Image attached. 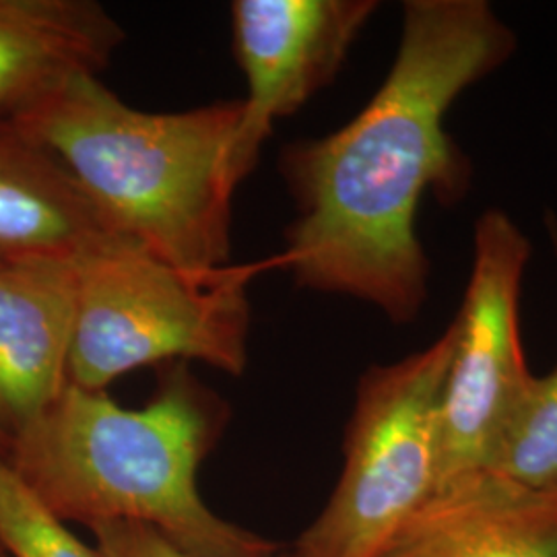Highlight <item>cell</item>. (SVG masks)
<instances>
[{
    "instance_id": "cell-9",
    "label": "cell",
    "mask_w": 557,
    "mask_h": 557,
    "mask_svg": "<svg viewBox=\"0 0 557 557\" xmlns=\"http://www.w3.org/2000/svg\"><path fill=\"white\" fill-rule=\"evenodd\" d=\"M114 238L71 172L0 120V260L75 264Z\"/></svg>"
},
{
    "instance_id": "cell-16",
    "label": "cell",
    "mask_w": 557,
    "mask_h": 557,
    "mask_svg": "<svg viewBox=\"0 0 557 557\" xmlns=\"http://www.w3.org/2000/svg\"><path fill=\"white\" fill-rule=\"evenodd\" d=\"M0 557H9V556H7V554H4V552H2V549H0Z\"/></svg>"
},
{
    "instance_id": "cell-15",
    "label": "cell",
    "mask_w": 557,
    "mask_h": 557,
    "mask_svg": "<svg viewBox=\"0 0 557 557\" xmlns=\"http://www.w3.org/2000/svg\"><path fill=\"white\" fill-rule=\"evenodd\" d=\"M7 453H9V440L4 438L2 432H0V455L7 457Z\"/></svg>"
},
{
    "instance_id": "cell-13",
    "label": "cell",
    "mask_w": 557,
    "mask_h": 557,
    "mask_svg": "<svg viewBox=\"0 0 557 557\" xmlns=\"http://www.w3.org/2000/svg\"><path fill=\"white\" fill-rule=\"evenodd\" d=\"M0 549L9 557H101L29 494L2 455Z\"/></svg>"
},
{
    "instance_id": "cell-1",
    "label": "cell",
    "mask_w": 557,
    "mask_h": 557,
    "mask_svg": "<svg viewBox=\"0 0 557 557\" xmlns=\"http://www.w3.org/2000/svg\"><path fill=\"white\" fill-rule=\"evenodd\" d=\"M515 48L485 0L405 2L397 57L374 98L335 133L281 151L298 215L275 267L304 289L372 304L395 324L418 319L430 287L419 205L432 193L450 207L471 184L446 114Z\"/></svg>"
},
{
    "instance_id": "cell-4",
    "label": "cell",
    "mask_w": 557,
    "mask_h": 557,
    "mask_svg": "<svg viewBox=\"0 0 557 557\" xmlns=\"http://www.w3.org/2000/svg\"><path fill=\"white\" fill-rule=\"evenodd\" d=\"M262 264L184 271L126 238L75 262L69 382L106 391L153 363L200 361L230 376L248 363V283Z\"/></svg>"
},
{
    "instance_id": "cell-12",
    "label": "cell",
    "mask_w": 557,
    "mask_h": 557,
    "mask_svg": "<svg viewBox=\"0 0 557 557\" xmlns=\"http://www.w3.org/2000/svg\"><path fill=\"white\" fill-rule=\"evenodd\" d=\"M547 232L557 259V220L547 215ZM490 473L539 492H557V366L535 376L517 421L499 448Z\"/></svg>"
},
{
    "instance_id": "cell-8",
    "label": "cell",
    "mask_w": 557,
    "mask_h": 557,
    "mask_svg": "<svg viewBox=\"0 0 557 557\" xmlns=\"http://www.w3.org/2000/svg\"><path fill=\"white\" fill-rule=\"evenodd\" d=\"M75 264L0 260V432L15 438L69 384Z\"/></svg>"
},
{
    "instance_id": "cell-7",
    "label": "cell",
    "mask_w": 557,
    "mask_h": 557,
    "mask_svg": "<svg viewBox=\"0 0 557 557\" xmlns=\"http://www.w3.org/2000/svg\"><path fill=\"white\" fill-rule=\"evenodd\" d=\"M379 11L374 0H234L232 34L248 96L234 145L242 182L278 119L337 77L354 41Z\"/></svg>"
},
{
    "instance_id": "cell-5",
    "label": "cell",
    "mask_w": 557,
    "mask_h": 557,
    "mask_svg": "<svg viewBox=\"0 0 557 557\" xmlns=\"http://www.w3.org/2000/svg\"><path fill=\"white\" fill-rule=\"evenodd\" d=\"M448 326L430 347L370 368L358 384L337 485L292 547L298 557H382L438 490Z\"/></svg>"
},
{
    "instance_id": "cell-3",
    "label": "cell",
    "mask_w": 557,
    "mask_h": 557,
    "mask_svg": "<svg viewBox=\"0 0 557 557\" xmlns=\"http://www.w3.org/2000/svg\"><path fill=\"white\" fill-rule=\"evenodd\" d=\"M242 103L145 112L79 73L13 120L71 172L108 225L184 271L230 264Z\"/></svg>"
},
{
    "instance_id": "cell-14",
    "label": "cell",
    "mask_w": 557,
    "mask_h": 557,
    "mask_svg": "<svg viewBox=\"0 0 557 557\" xmlns=\"http://www.w3.org/2000/svg\"><path fill=\"white\" fill-rule=\"evenodd\" d=\"M101 557H195L176 547L156 529L139 522H100L89 527ZM273 557H298L294 549Z\"/></svg>"
},
{
    "instance_id": "cell-6",
    "label": "cell",
    "mask_w": 557,
    "mask_h": 557,
    "mask_svg": "<svg viewBox=\"0 0 557 557\" xmlns=\"http://www.w3.org/2000/svg\"><path fill=\"white\" fill-rule=\"evenodd\" d=\"M531 242L504 211L475 223L473 267L457 319L440 405L438 490L490 473L531 393L520 338V287Z\"/></svg>"
},
{
    "instance_id": "cell-10",
    "label": "cell",
    "mask_w": 557,
    "mask_h": 557,
    "mask_svg": "<svg viewBox=\"0 0 557 557\" xmlns=\"http://www.w3.org/2000/svg\"><path fill=\"white\" fill-rule=\"evenodd\" d=\"M382 557H557V492L483 473L430 499Z\"/></svg>"
},
{
    "instance_id": "cell-11",
    "label": "cell",
    "mask_w": 557,
    "mask_h": 557,
    "mask_svg": "<svg viewBox=\"0 0 557 557\" xmlns=\"http://www.w3.org/2000/svg\"><path fill=\"white\" fill-rule=\"evenodd\" d=\"M124 38L96 0H0V120L79 73L100 75Z\"/></svg>"
},
{
    "instance_id": "cell-2",
    "label": "cell",
    "mask_w": 557,
    "mask_h": 557,
    "mask_svg": "<svg viewBox=\"0 0 557 557\" xmlns=\"http://www.w3.org/2000/svg\"><path fill=\"white\" fill-rule=\"evenodd\" d=\"M225 423L223 398L178 361L139 409L69 382L4 458L64 524L139 522L195 557L277 556L278 543L218 517L200 498V465Z\"/></svg>"
}]
</instances>
